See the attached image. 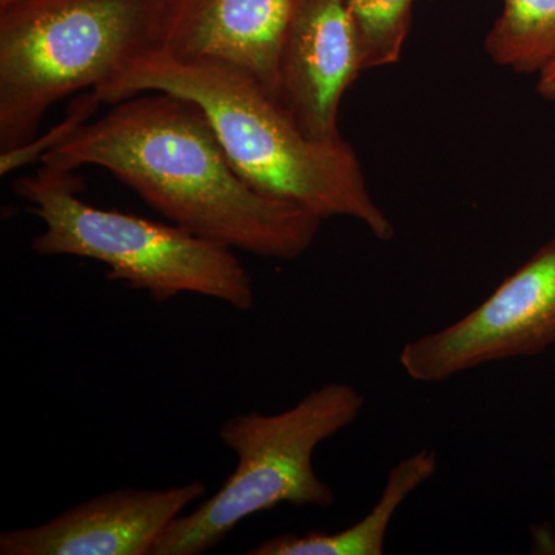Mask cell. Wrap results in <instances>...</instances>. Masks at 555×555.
<instances>
[{"label": "cell", "instance_id": "6da1fadb", "mask_svg": "<svg viewBox=\"0 0 555 555\" xmlns=\"http://www.w3.org/2000/svg\"><path fill=\"white\" fill-rule=\"evenodd\" d=\"M39 159L67 171L101 167L171 224L257 257H301L323 221L251 188L199 105L166 91L139 93L101 118L78 120Z\"/></svg>", "mask_w": 555, "mask_h": 555}, {"label": "cell", "instance_id": "7a4b0ae2", "mask_svg": "<svg viewBox=\"0 0 555 555\" xmlns=\"http://www.w3.org/2000/svg\"><path fill=\"white\" fill-rule=\"evenodd\" d=\"M147 91L199 105L232 166L262 195L320 219L352 218L375 238H393L392 221L372 198L349 142L308 137L275 94L246 73L215 62L175 60L155 49L93 93L112 105Z\"/></svg>", "mask_w": 555, "mask_h": 555}, {"label": "cell", "instance_id": "3957f363", "mask_svg": "<svg viewBox=\"0 0 555 555\" xmlns=\"http://www.w3.org/2000/svg\"><path fill=\"white\" fill-rule=\"evenodd\" d=\"M167 0H0V152L33 144L54 104L159 49Z\"/></svg>", "mask_w": 555, "mask_h": 555}, {"label": "cell", "instance_id": "277c9868", "mask_svg": "<svg viewBox=\"0 0 555 555\" xmlns=\"http://www.w3.org/2000/svg\"><path fill=\"white\" fill-rule=\"evenodd\" d=\"M73 173L42 166L14 181V193L43 224L31 241L35 254L101 262L108 280L145 292L156 305L192 294L241 312L254 308V281L236 250L175 224L91 206Z\"/></svg>", "mask_w": 555, "mask_h": 555}, {"label": "cell", "instance_id": "5b68a950", "mask_svg": "<svg viewBox=\"0 0 555 555\" xmlns=\"http://www.w3.org/2000/svg\"><path fill=\"white\" fill-rule=\"evenodd\" d=\"M364 398L350 385L328 383L278 414L246 412L219 429L236 467L221 489L192 513L175 518L152 555H199L224 542L236 526L278 505L328 507L335 494L313 469L321 443L352 425Z\"/></svg>", "mask_w": 555, "mask_h": 555}, {"label": "cell", "instance_id": "8992f818", "mask_svg": "<svg viewBox=\"0 0 555 555\" xmlns=\"http://www.w3.org/2000/svg\"><path fill=\"white\" fill-rule=\"evenodd\" d=\"M555 345V238L451 326L409 341L400 364L409 378L440 383L469 369L537 356Z\"/></svg>", "mask_w": 555, "mask_h": 555}, {"label": "cell", "instance_id": "52a82bcc", "mask_svg": "<svg viewBox=\"0 0 555 555\" xmlns=\"http://www.w3.org/2000/svg\"><path fill=\"white\" fill-rule=\"evenodd\" d=\"M206 491L199 480L164 489H112L43 524L2 532L0 554L152 555L171 521Z\"/></svg>", "mask_w": 555, "mask_h": 555}, {"label": "cell", "instance_id": "ba28073f", "mask_svg": "<svg viewBox=\"0 0 555 555\" xmlns=\"http://www.w3.org/2000/svg\"><path fill=\"white\" fill-rule=\"evenodd\" d=\"M346 0H297L284 33L276 98L308 137L339 141V107L363 72Z\"/></svg>", "mask_w": 555, "mask_h": 555}, {"label": "cell", "instance_id": "9c48e42d", "mask_svg": "<svg viewBox=\"0 0 555 555\" xmlns=\"http://www.w3.org/2000/svg\"><path fill=\"white\" fill-rule=\"evenodd\" d=\"M297 0H167L159 50L240 69L276 96L284 33Z\"/></svg>", "mask_w": 555, "mask_h": 555}, {"label": "cell", "instance_id": "30bf717a", "mask_svg": "<svg viewBox=\"0 0 555 555\" xmlns=\"http://www.w3.org/2000/svg\"><path fill=\"white\" fill-rule=\"evenodd\" d=\"M437 473L434 451L416 452L401 460L390 469L385 488L367 516L356 525L327 534H284L270 537L247 551V555H382L385 553L387 529L412 492L425 485Z\"/></svg>", "mask_w": 555, "mask_h": 555}, {"label": "cell", "instance_id": "8fae6325", "mask_svg": "<svg viewBox=\"0 0 555 555\" xmlns=\"http://www.w3.org/2000/svg\"><path fill=\"white\" fill-rule=\"evenodd\" d=\"M485 47L502 67L521 75L542 72L555 60V0H505Z\"/></svg>", "mask_w": 555, "mask_h": 555}, {"label": "cell", "instance_id": "7c38bea8", "mask_svg": "<svg viewBox=\"0 0 555 555\" xmlns=\"http://www.w3.org/2000/svg\"><path fill=\"white\" fill-rule=\"evenodd\" d=\"M414 0H346L363 54L364 69L400 60L412 20Z\"/></svg>", "mask_w": 555, "mask_h": 555}, {"label": "cell", "instance_id": "4fadbf2b", "mask_svg": "<svg viewBox=\"0 0 555 555\" xmlns=\"http://www.w3.org/2000/svg\"><path fill=\"white\" fill-rule=\"evenodd\" d=\"M537 91L546 101L555 102V60L539 73Z\"/></svg>", "mask_w": 555, "mask_h": 555}]
</instances>
